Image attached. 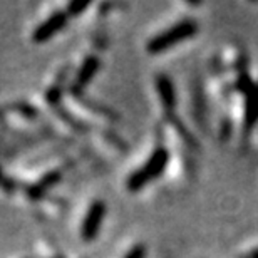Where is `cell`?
I'll list each match as a JSON object with an SVG mask.
<instances>
[{
    "mask_svg": "<svg viewBox=\"0 0 258 258\" xmlns=\"http://www.w3.org/2000/svg\"><path fill=\"white\" fill-rule=\"evenodd\" d=\"M200 24L195 19H183L179 22L173 24L171 27L163 30V32L156 34L151 37L146 44V50L151 55L161 54L164 50L174 47V45L184 42L186 39H191L198 34Z\"/></svg>",
    "mask_w": 258,
    "mask_h": 258,
    "instance_id": "cell-1",
    "label": "cell"
},
{
    "mask_svg": "<svg viewBox=\"0 0 258 258\" xmlns=\"http://www.w3.org/2000/svg\"><path fill=\"white\" fill-rule=\"evenodd\" d=\"M169 151L166 148L158 146L154 151L151 153V156L146 159V163L143 164L141 168H138L136 171L131 173V176L127 178V189L133 193H138L141 189L149 184L154 179H158L161 174L164 173V169L168 168L169 164Z\"/></svg>",
    "mask_w": 258,
    "mask_h": 258,
    "instance_id": "cell-2",
    "label": "cell"
},
{
    "mask_svg": "<svg viewBox=\"0 0 258 258\" xmlns=\"http://www.w3.org/2000/svg\"><path fill=\"white\" fill-rule=\"evenodd\" d=\"M236 87L245 96V133L251 131L258 124V84L251 81L248 72H241L236 81Z\"/></svg>",
    "mask_w": 258,
    "mask_h": 258,
    "instance_id": "cell-3",
    "label": "cell"
},
{
    "mask_svg": "<svg viewBox=\"0 0 258 258\" xmlns=\"http://www.w3.org/2000/svg\"><path fill=\"white\" fill-rule=\"evenodd\" d=\"M104 216H106V205L104 201L101 200H96L92 201L89 210L84 216V221H82V226H81V236L84 241H92L99 235L101 231V226H102V221H104Z\"/></svg>",
    "mask_w": 258,
    "mask_h": 258,
    "instance_id": "cell-4",
    "label": "cell"
},
{
    "mask_svg": "<svg viewBox=\"0 0 258 258\" xmlns=\"http://www.w3.org/2000/svg\"><path fill=\"white\" fill-rule=\"evenodd\" d=\"M67 19H69V15H67L66 10H55L50 17H47L44 22L37 25V29L32 34V40L37 44L47 42L50 37H54L55 34H59L66 27Z\"/></svg>",
    "mask_w": 258,
    "mask_h": 258,
    "instance_id": "cell-5",
    "label": "cell"
},
{
    "mask_svg": "<svg viewBox=\"0 0 258 258\" xmlns=\"http://www.w3.org/2000/svg\"><path fill=\"white\" fill-rule=\"evenodd\" d=\"M156 91L161 101L164 116L174 114V107H176V91H174V84L171 77L166 74L156 76Z\"/></svg>",
    "mask_w": 258,
    "mask_h": 258,
    "instance_id": "cell-6",
    "label": "cell"
},
{
    "mask_svg": "<svg viewBox=\"0 0 258 258\" xmlns=\"http://www.w3.org/2000/svg\"><path fill=\"white\" fill-rule=\"evenodd\" d=\"M71 94L72 97L79 102V104H82L84 107H87L91 112H94V114H101V116H104V117H109V119H114L117 121L119 119V116L116 114L114 111H111V109H107V107H104L102 104H99V102H96L94 99H91L89 96H86L84 92H82L81 87H77L76 84L74 86H71Z\"/></svg>",
    "mask_w": 258,
    "mask_h": 258,
    "instance_id": "cell-7",
    "label": "cell"
},
{
    "mask_svg": "<svg viewBox=\"0 0 258 258\" xmlns=\"http://www.w3.org/2000/svg\"><path fill=\"white\" fill-rule=\"evenodd\" d=\"M99 69H101V59L97 57V55H89V57H86L82 66L79 67V72H77L76 86L81 87V89H84V87L94 79V76L99 72Z\"/></svg>",
    "mask_w": 258,
    "mask_h": 258,
    "instance_id": "cell-8",
    "label": "cell"
},
{
    "mask_svg": "<svg viewBox=\"0 0 258 258\" xmlns=\"http://www.w3.org/2000/svg\"><path fill=\"white\" fill-rule=\"evenodd\" d=\"M60 178H62V173H60V171H50V173L45 174V176L40 178L35 184H30V186H27V195L32 200L42 198V196L47 193L49 188H52L55 183L60 181Z\"/></svg>",
    "mask_w": 258,
    "mask_h": 258,
    "instance_id": "cell-9",
    "label": "cell"
},
{
    "mask_svg": "<svg viewBox=\"0 0 258 258\" xmlns=\"http://www.w3.org/2000/svg\"><path fill=\"white\" fill-rule=\"evenodd\" d=\"M52 111L66 122L67 126L74 129V131H77V133H87V131H89V126H87L86 122H82L81 119H77V117L72 114L69 109H66V107L62 106V102L52 106Z\"/></svg>",
    "mask_w": 258,
    "mask_h": 258,
    "instance_id": "cell-10",
    "label": "cell"
},
{
    "mask_svg": "<svg viewBox=\"0 0 258 258\" xmlns=\"http://www.w3.org/2000/svg\"><path fill=\"white\" fill-rule=\"evenodd\" d=\"M7 109L12 111V112H17V114L25 117V119H37V117H39L37 107L32 106V104H29V102H24V101L12 102V104L7 106Z\"/></svg>",
    "mask_w": 258,
    "mask_h": 258,
    "instance_id": "cell-11",
    "label": "cell"
},
{
    "mask_svg": "<svg viewBox=\"0 0 258 258\" xmlns=\"http://www.w3.org/2000/svg\"><path fill=\"white\" fill-rule=\"evenodd\" d=\"M89 2H71L69 5H67L66 12L69 17H79V15L84 12V10L89 7Z\"/></svg>",
    "mask_w": 258,
    "mask_h": 258,
    "instance_id": "cell-12",
    "label": "cell"
},
{
    "mask_svg": "<svg viewBox=\"0 0 258 258\" xmlns=\"http://www.w3.org/2000/svg\"><path fill=\"white\" fill-rule=\"evenodd\" d=\"M146 255H148L146 245L138 243V245H134V246H131V248L127 250V253L124 255V258H146Z\"/></svg>",
    "mask_w": 258,
    "mask_h": 258,
    "instance_id": "cell-13",
    "label": "cell"
},
{
    "mask_svg": "<svg viewBox=\"0 0 258 258\" xmlns=\"http://www.w3.org/2000/svg\"><path fill=\"white\" fill-rule=\"evenodd\" d=\"M104 136H106V139L107 141H111V143H114L116 146H117V149H121V151H127V144L122 141V139L119 138V136H116V133H112V131H104Z\"/></svg>",
    "mask_w": 258,
    "mask_h": 258,
    "instance_id": "cell-14",
    "label": "cell"
},
{
    "mask_svg": "<svg viewBox=\"0 0 258 258\" xmlns=\"http://www.w3.org/2000/svg\"><path fill=\"white\" fill-rule=\"evenodd\" d=\"M240 258H258V248H253L251 251H248V253L241 255Z\"/></svg>",
    "mask_w": 258,
    "mask_h": 258,
    "instance_id": "cell-15",
    "label": "cell"
},
{
    "mask_svg": "<svg viewBox=\"0 0 258 258\" xmlns=\"http://www.w3.org/2000/svg\"><path fill=\"white\" fill-rule=\"evenodd\" d=\"M5 179H7V178L4 176V173H2V168H0V186H2V184H4V181H5Z\"/></svg>",
    "mask_w": 258,
    "mask_h": 258,
    "instance_id": "cell-16",
    "label": "cell"
},
{
    "mask_svg": "<svg viewBox=\"0 0 258 258\" xmlns=\"http://www.w3.org/2000/svg\"><path fill=\"white\" fill-rule=\"evenodd\" d=\"M0 126L5 127L7 124H5V119H4V114H2V111H0Z\"/></svg>",
    "mask_w": 258,
    "mask_h": 258,
    "instance_id": "cell-17",
    "label": "cell"
},
{
    "mask_svg": "<svg viewBox=\"0 0 258 258\" xmlns=\"http://www.w3.org/2000/svg\"><path fill=\"white\" fill-rule=\"evenodd\" d=\"M54 258H64V256H62V255H55Z\"/></svg>",
    "mask_w": 258,
    "mask_h": 258,
    "instance_id": "cell-18",
    "label": "cell"
}]
</instances>
